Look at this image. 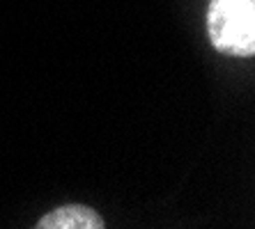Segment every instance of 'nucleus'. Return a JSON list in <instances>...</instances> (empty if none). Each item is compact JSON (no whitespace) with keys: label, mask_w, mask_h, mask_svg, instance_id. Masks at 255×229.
I'll return each mask as SVG.
<instances>
[{"label":"nucleus","mask_w":255,"mask_h":229,"mask_svg":"<svg viewBox=\"0 0 255 229\" xmlns=\"http://www.w3.org/2000/svg\"><path fill=\"white\" fill-rule=\"evenodd\" d=\"M104 220L88 206H65L51 211L39 220L37 229H101Z\"/></svg>","instance_id":"obj_2"},{"label":"nucleus","mask_w":255,"mask_h":229,"mask_svg":"<svg viewBox=\"0 0 255 229\" xmlns=\"http://www.w3.org/2000/svg\"><path fill=\"white\" fill-rule=\"evenodd\" d=\"M207 25L219 51L237 58L255 53V0H212Z\"/></svg>","instance_id":"obj_1"}]
</instances>
